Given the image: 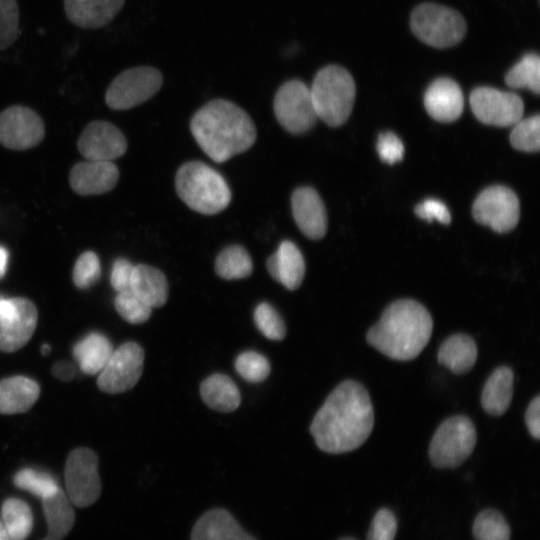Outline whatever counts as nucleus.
Listing matches in <instances>:
<instances>
[{
    "mask_svg": "<svg viewBox=\"0 0 540 540\" xmlns=\"http://www.w3.org/2000/svg\"><path fill=\"white\" fill-rule=\"evenodd\" d=\"M474 219L496 232L512 230L520 217L516 194L505 186H491L483 190L472 207Z\"/></svg>",
    "mask_w": 540,
    "mask_h": 540,
    "instance_id": "obj_13",
    "label": "nucleus"
},
{
    "mask_svg": "<svg viewBox=\"0 0 540 540\" xmlns=\"http://www.w3.org/2000/svg\"><path fill=\"white\" fill-rule=\"evenodd\" d=\"M50 346L48 344H43L41 347V352L43 355H47L50 352Z\"/></svg>",
    "mask_w": 540,
    "mask_h": 540,
    "instance_id": "obj_49",
    "label": "nucleus"
},
{
    "mask_svg": "<svg viewBox=\"0 0 540 540\" xmlns=\"http://www.w3.org/2000/svg\"><path fill=\"white\" fill-rule=\"evenodd\" d=\"M235 369L246 381L259 383L270 373V364L265 356L255 351H245L235 360Z\"/></svg>",
    "mask_w": 540,
    "mask_h": 540,
    "instance_id": "obj_38",
    "label": "nucleus"
},
{
    "mask_svg": "<svg viewBox=\"0 0 540 540\" xmlns=\"http://www.w3.org/2000/svg\"><path fill=\"white\" fill-rule=\"evenodd\" d=\"M37 318L31 300L0 296V351L10 353L22 348L33 335Z\"/></svg>",
    "mask_w": 540,
    "mask_h": 540,
    "instance_id": "obj_12",
    "label": "nucleus"
},
{
    "mask_svg": "<svg viewBox=\"0 0 540 540\" xmlns=\"http://www.w3.org/2000/svg\"><path fill=\"white\" fill-rule=\"evenodd\" d=\"M3 524L10 540H25L33 528L29 505L18 498H8L2 505Z\"/></svg>",
    "mask_w": 540,
    "mask_h": 540,
    "instance_id": "obj_31",
    "label": "nucleus"
},
{
    "mask_svg": "<svg viewBox=\"0 0 540 540\" xmlns=\"http://www.w3.org/2000/svg\"><path fill=\"white\" fill-rule=\"evenodd\" d=\"M510 134L512 146L520 151L535 152L540 147V118L539 115L520 119L514 124Z\"/></svg>",
    "mask_w": 540,
    "mask_h": 540,
    "instance_id": "obj_35",
    "label": "nucleus"
},
{
    "mask_svg": "<svg viewBox=\"0 0 540 540\" xmlns=\"http://www.w3.org/2000/svg\"><path fill=\"white\" fill-rule=\"evenodd\" d=\"M318 119L338 127L349 118L356 95L352 75L339 65H327L315 75L310 87Z\"/></svg>",
    "mask_w": 540,
    "mask_h": 540,
    "instance_id": "obj_5",
    "label": "nucleus"
},
{
    "mask_svg": "<svg viewBox=\"0 0 540 540\" xmlns=\"http://www.w3.org/2000/svg\"><path fill=\"white\" fill-rule=\"evenodd\" d=\"M270 276L288 290H296L305 276V260L299 248L291 241L280 243L266 262Z\"/></svg>",
    "mask_w": 540,
    "mask_h": 540,
    "instance_id": "obj_21",
    "label": "nucleus"
},
{
    "mask_svg": "<svg viewBox=\"0 0 540 540\" xmlns=\"http://www.w3.org/2000/svg\"><path fill=\"white\" fill-rule=\"evenodd\" d=\"M215 271L225 280L243 279L252 274L253 262L244 247L233 244L218 254L215 260Z\"/></svg>",
    "mask_w": 540,
    "mask_h": 540,
    "instance_id": "obj_30",
    "label": "nucleus"
},
{
    "mask_svg": "<svg viewBox=\"0 0 540 540\" xmlns=\"http://www.w3.org/2000/svg\"><path fill=\"white\" fill-rule=\"evenodd\" d=\"M144 365V350L135 342H126L113 350L110 358L99 372L98 388L109 394L132 389L139 381Z\"/></svg>",
    "mask_w": 540,
    "mask_h": 540,
    "instance_id": "obj_11",
    "label": "nucleus"
},
{
    "mask_svg": "<svg viewBox=\"0 0 540 540\" xmlns=\"http://www.w3.org/2000/svg\"><path fill=\"white\" fill-rule=\"evenodd\" d=\"M125 0H64L68 20L83 29H98L109 24Z\"/></svg>",
    "mask_w": 540,
    "mask_h": 540,
    "instance_id": "obj_20",
    "label": "nucleus"
},
{
    "mask_svg": "<svg viewBox=\"0 0 540 540\" xmlns=\"http://www.w3.org/2000/svg\"><path fill=\"white\" fill-rule=\"evenodd\" d=\"M190 130L203 152L218 163L245 152L257 137L248 113L225 99L201 107L191 118Z\"/></svg>",
    "mask_w": 540,
    "mask_h": 540,
    "instance_id": "obj_2",
    "label": "nucleus"
},
{
    "mask_svg": "<svg viewBox=\"0 0 540 540\" xmlns=\"http://www.w3.org/2000/svg\"><path fill=\"white\" fill-rule=\"evenodd\" d=\"M101 276V265L97 254L93 251L82 253L75 262L72 279L79 289H87L94 285Z\"/></svg>",
    "mask_w": 540,
    "mask_h": 540,
    "instance_id": "obj_39",
    "label": "nucleus"
},
{
    "mask_svg": "<svg viewBox=\"0 0 540 540\" xmlns=\"http://www.w3.org/2000/svg\"><path fill=\"white\" fill-rule=\"evenodd\" d=\"M427 113L436 121L453 122L463 111L464 97L460 86L450 78H438L424 94Z\"/></svg>",
    "mask_w": 540,
    "mask_h": 540,
    "instance_id": "obj_19",
    "label": "nucleus"
},
{
    "mask_svg": "<svg viewBox=\"0 0 540 540\" xmlns=\"http://www.w3.org/2000/svg\"><path fill=\"white\" fill-rule=\"evenodd\" d=\"M163 76L151 66L129 68L109 84L105 102L113 110H126L150 99L161 88Z\"/></svg>",
    "mask_w": 540,
    "mask_h": 540,
    "instance_id": "obj_8",
    "label": "nucleus"
},
{
    "mask_svg": "<svg viewBox=\"0 0 540 540\" xmlns=\"http://www.w3.org/2000/svg\"><path fill=\"white\" fill-rule=\"evenodd\" d=\"M175 188L189 208L205 215L223 211L231 201V191L223 176L200 161L186 162L178 169Z\"/></svg>",
    "mask_w": 540,
    "mask_h": 540,
    "instance_id": "obj_4",
    "label": "nucleus"
},
{
    "mask_svg": "<svg viewBox=\"0 0 540 540\" xmlns=\"http://www.w3.org/2000/svg\"><path fill=\"white\" fill-rule=\"evenodd\" d=\"M397 532V519L388 508L378 510L370 524L367 540H394Z\"/></svg>",
    "mask_w": 540,
    "mask_h": 540,
    "instance_id": "obj_41",
    "label": "nucleus"
},
{
    "mask_svg": "<svg viewBox=\"0 0 540 540\" xmlns=\"http://www.w3.org/2000/svg\"><path fill=\"white\" fill-rule=\"evenodd\" d=\"M78 150L87 160L112 161L127 150L124 134L112 123L93 121L82 131Z\"/></svg>",
    "mask_w": 540,
    "mask_h": 540,
    "instance_id": "obj_16",
    "label": "nucleus"
},
{
    "mask_svg": "<svg viewBox=\"0 0 540 540\" xmlns=\"http://www.w3.org/2000/svg\"><path fill=\"white\" fill-rule=\"evenodd\" d=\"M191 540H257L246 533L234 517L225 509L214 508L202 514L196 521Z\"/></svg>",
    "mask_w": 540,
    "mask_h": 540,
    "instance_id": "obj_22",
    "label": "nucleus"
},
{
    "mask_svg": "<svg viewBox=\"0 0 540 540\" xmlns=\"http://www.w3.org/2000/svg\"><path fill=\"white\" fill-rule=\"evenodd\" d=\"M41 117L31 108L13 105L0 112V144L12 150L37 146L44 138Z\"/></svg>",
    "mask_w": 540,
    "mask_h": 540,
    "instance_id": "obj_15",
    "label": "nucleus"
},
{
    "mask_svg": "<svg viewBox=\"0 0 540 540\" xmlns=\"http://www.w3.org/2000/svg\"><path fill=\"white\" fill-rule=\"evenodd\" d=\"M40 396L39 384L28 377L13 376L0 380V413L28 411Z\"/></svg>",
    "mask_w": 540,
    "mask_h": 540,
    "instance_id": "obj_23",
    "label": "nucleus"
},
{
    "mask_svg": "<svg viewBox=\"0 0 540 540\" xmlns=\"http://www.w3.org/2000/svg\"><path fill=\"white\" fill-rule=\"evenodd\" d=\"M19 33V8L16 0H0V51L11 46Z\"/></svg>",
    "mask_w": 540,
    "mask_h": 540,
    "instance_id": "obj_40",
    "label": "nucleus"
},
{
    "mask_svg": "<svg viewBox=\"0 0 540 540\" xmlns=\"http://www.w3.org/2000/svg\"><path fill=\"white\" fill-rule=\"evenodd\" d=\"M52 373L57 379L67 382L74 378L76 369L72 362L60 360L53 365Z\"/></svg>",
    "mask_w": 540,
    "mask_h": 540,
    "instance_id": "obj_46",
    "label": "nucleus"
},
{
    "mask_svg": "<svg viewBox=\"0 0 540 540\" xmlns=\"http://www.w3.org/2000/svg\"><path fill=\"white\" fill-rule=\"evenodd\" d=\"M414 35L435 48L457 45L466 33V22L457 11L435 3H422L411 14Z\"/></svg>",
    "mask_w": 540,
    "mask_h": 540,
    "instance_id": "obj_6",
    "label": "nucleus"
},
{
    "mask_svg": "<svg viewBox=\"0 0 540 540\" xmlns=\"http://www.w3.org/2000/svg\"><path fill=\"white\" fill-rule=\"evenodd\" d=\"M339 540H356V539L353 537H342Z\"/></svg>",
    "mask_w": 540,
    "mask_h": 540,
    "instance_id": "obj_50",
    "label": "nucleus"
},
{
    "mask_svg": "<svg viewBox=\"0 0 540 540\" xmlns=\"http://www.w3.org/2000/svg\"><path fill=\"white\" fill-rule=\"evenodd\" d=\"M0 540H10L3 522L0 521Z\"/></svg>",
    "mask_w": 540,
    "mask_h": 540,
    "instance_id": "obj_48",
    "label": "nucleus"
},
{
    "mask_svg": "<svg viewBox=\"0 0 540 540\" xmlns=\"http://www.w3.org/2000/svg\"><path fill=\"white\" fill-rule=\"evenodd\" d=\"M113 352L109 339L99 333L91 332L79 340L73 347V357L80 369L88 374H98Z\"/></svg>",
    "mask_w": 540,
    "mask_h": 540,
    "instance_id": "obj_28",
    "label": "nucleus"
},
{
    "mask_svg": "<svg viewBox=\"0 0 540 540\" xmlns=\"http://www.w3.org/2000/svg\"><path fill=\"white\" fill-rule=\"evenodd\" d=\"M472 533L475 540H510L511 534L504 516L494 509H485L476 516Z\"/></svg>",
    "mask_w": 540,
    "mask_h": 540,
    "instance_id": "obj_33",
    "label": "nucleus"
},
{
    "mask_svg": "<svg viewBox=\"0 0 540 540\" xmlns=\"http://www.w3.org/2000/svg\"><path fill=\"white\" fill-rule=\"evenodd\" d=\"M415 214L428 222L437 220L442 224L451 221V215L447 206L440 200L429 198L418 204L414 209Z\"/></svg>",
    "mask_w": 540,
    "mask_h": 540,
    "instance_id": "obj_43",
    "label": "nucleus"
},
{
    "mask_svg": "<svg viewBox=\"0 0 540 540\" xmlns=\"http://www.w3.org/2000/svg\"><path fill=\"white\" fill-rule=\"evenodd\" d=\"M119 179V170L112 161L87 160L74 165L69 174L73 191L82 196L104 194Z\"/></svg>",
    "mask_w": 540,
    "mask_h": 540,
    "instance_id": "obj_18",
    "label": "nucleus"
},
{
    "mask_svg": "<svg viewBox=\"0 0 540 540\" xmlns=\"http://www.w3.org/2000/svg\"><path fill=\"white\" fill-rule=\"evenodd\" d=\"M200 395L203 402L213 410L232 412L241 403V395L233 380L220 373L212 374L200 385Z\"/></svg>",
    "mask_w": 540,
    "mask_h": 540,
    "instance_id": "obj_29",
    "label": "nucleus"
},
{
    "mask_svg": "<svg viewBox=\"0 0 540 540\" xmlns=\"http://www.w3.org/2000/svg\"><path fill=\"white\" fill-rule=\"evenodd\" d=\"M114 305L119 315L131 324L146 322L152 312V308L131 290L119 292L115 297Z\"/></svg>",
    "mask_w": 540,
    "mask_h": 540,
    "instance_id": "obj_36",
    "label": "nucleus"
},
{
    "mask_svg": "<svg viewBox=\"0 0 540 540\" xmlns=\"http://www.w3.org/2000/svg\"><path fill=\"white\" fill-rule=\"evenodd\" d=\"M476 442V428L468 417H449L440 424L431 439V463L439 469L456 468L469 458Z\"/></svg>",
    "mask_w": 540,
    "mask_h": 540,
    "instance_id": "obj_7",
    "label": "nucleus"
},
{
    "mask_svg": "<svg viewBox=\"0 0 540 540\" xmlns=\"http://www.w3.org/2000/svg\"><path fill=\"white\" fill-rule=\"evenodd\" d=\"M525 423L532 437L540 438V397L537 395L529 403L525 412Z\"/></svg>",
    "mask_w": 540,
    "mask_h": 540,
    "instance_id": "obj_45",
    "label": "nucleus"
},
{
    "mask_svg": "<svg viewBox=\"0 0 540 540\" xmlns=\"http://www.w3.org/2000/svg\"><path fill=\"white\" fill-rule=\"evenodd\" d=\"M47 522V534L42 540H63L75 523V512L67 495L59 488L53 495L42 499Z\"/></svg>",
    "mask_w": 540,
    "mask_h": 540,
    "instance_id": "obj_27",
    "label": "nucleus"
},
{
    "mask_svg": "<svg viewBox=\"0 0 540 540\" xmlns=\"http://www.w3.org/2000/svg\"><path fill=\"white\" fill-rule=\"evenodd\" d=\"M514 373L510 367L496 368L487 379L481 394V405L490 415L500 416L510 406L513 396Z\"/></svg>",
    "mask_w": 540,
    "mask_h": 540,
    "instance_id": "obj_26",
    "label": "nucleus"
},
{
    "mask_svg": "<svg viewBox=\"0 0 540 540\" xmlns=\"http://www.w3.org/2000/svg\"><path fill=\"white\" fill-rule=\"evenodd\" d=\"M470 107L484 124L506 127L517 123L523 115L524 104L515 93L492 87H478L470 94Z\"/></svg>",
    "mask_w": 540,
    "mask_h": 540,
    "instance_id": "obj_14",
    "label": "nucleus"
},
{
    "mask_svg": "<svg viewBox=\"0 0 540 540\" xmlns=\"http://www.w3.org/2000/svg\"><path fill=\"white\" fill-rule=\"evenodd\" d=\"M14 485L41 499L53 495L58 489L56 480L48 473L24 468L13 477Z\"/></svg>",
    "mask_w": 540,
    "mask_h": 540,
    "instance_id": "obj_34",
    "label": "nucleus"
},
{
    "mask_svg": "<svg viewBox=\"0 0 540 540\" xmlns=\"http://www.w3.org/2000/svg\"><path fill=\"white\" fill-rule=\"evenodd\" d=\"M130 290L153 308L166 303L169 286L166 276L159 269L138 264L133 267Z\"/></svg>",
    "mask_w": 540,
    "mask_h": 540,
    "instance_id": "obj_24",
    "label": "nucleus"
},
{
    "mask_svg": "<svg viewBox=\"0 0 540 540\" xmlns=\"http://www.w3.org/2000/svg\"><path fill=\"white\" fill-rule=\"evenodd\" d=\"M376 149L380 159L387 164H394L403 158V143L392 132H385L379 135Z\"/></svg>",
    "mask_w": 540,
    "mask_h": 540,
    "instance_id": "obj_42",
    "label": "nucleus"
},
{
    "mask_svg": "<svg viewBox=\"0 0 540 540\" xmlns=\"http://www.w3.org/2000/svg\"><path fill=\"white\" fill-rule=\"evenodd\" d=\"M273 109L279 124L292 134L307 132L318 119L310 88L298 79L288 80L279 87Z\"/></svg>",
    "mask_w": 540,
    "mask_h": 540,
    "instance_id": "obj_10",
    "label": "nucleus"
},
{
    "mask_svg": "<svg viewBox=\"0 0 540 540\" xmlns=\"http://www.w3.org/2000/svg\"><path fill=\"white\" fill-rule=\"evenodd\" d=\"M293 218L300 231L309 239L318 240L327 231V213L318 192L312 187H299L291 196Z\"/></svg>",
    "mask_w": 540,
    "mask_h": 540,
    "instance_id": "obj_17",
    "label": "nucleus"
},
{
    "mask_svg": "<svg viewBox=\"0 0 540 540\" xmlns=\"http://www.w3.org/2000/svg\"><path fill=\"white\" fill-rule=\"evenodd\" d=\"M373 426L374 411L366 388L354 380H345L315 414L310 433L320 450L340 454L359 448Z\"/></svg>",
    "mask_w": 540,
    "mask_h": 540,
    "instance_id": "obj_1",
    "label": "nucleus"
},
{
    "mask_svg": "<svg viewBox=\"0 0 540 540\" xmlns=\"http://www.w3.org/2000/svg\"><path fill=\"white\" fill-rule=\"evenodd\" d=\"M477 346L466 334L449 336L438 350V362L457 375L469 372L477 360Z\"/></svg>",
    "mask_w": 540,
    "mask_h": 540,
    "instance_id": "obj_25",
    "label": "nucleus"
},
{
    "mask_svg": "<svg viewBox=\"0 0 540 540\" xmlns=\"http://www.w3.org/2000/svg\"><path fill=\"white\" fill-rule=\"evenodd\" d=\"M64 478L72 505L86 508L94 504L101 494L96 453L85 447L72 450L66 459Z\"/></svg>",
    "mask_w": 540,
    "mask_h": 540,
    "instance_id": "obj_9",
    "label": "nucleus"
},
{
    "mask_svg": "<svg viewBox=\"0 0 540 540\" xmlns=\"http://www.w3.org/2000/svg\"><path fill=\"white\" fill-rule=\"evenodd\" d=\"M254 322L268 339L280 341L285 338L286 328L282 317L269 303L262 302L254 310Z\"/></svg>",
    "mask_w": 540,
    "mask_h": 540,
    "instance_id": "obj_37",
    "label": "nucleus"
},
{
    "mask_svg": "<svg viewBox=\"0 0 540 540\" xmlns=\"http://www.w3.org/2000/svg\"><path fill=\"white\" fill-rule=\"evenodd\" d=\"M134 265L124 258L116 259L111 270L110 282L117 293L130 290Z\"/></svg>",
    "mask_w": 540,
    "mask_h": 540,
    "instance_id": "obj_44",
    "label": "nucleus"
},
{
    "mask_svg": "<svg viewBox=\"0 0 540 540\" xmlns=\"http://www.w3.org/2000/svg\"><path fill=\"white\" fill-rule=\"evenodd\" d=\"M505 83L511 88H525L540 92V58L536 53L525 54L505 75Z\"/></svg>",
    "mask_w": 540,
    "mask_h": 540,
    "instance_id": "obj_32",
    "label": "nucleus"
},
{
    "mask_svg": "<svg viewBox=\"0 0 540 540\" xmlns=\"http://www.w3.org/2000/svg\"><path fill=\"white\" fill-rule=\"evenodd\" d=\"M9 253L8 250L0 245V279L5 276L7 264H8Z\"/></svg>",
    "mask_w": 540,
    "mask_h": 540,
    "instance_id": "obj_47",
    "label": "nucleus"
},
{
    "mask_svg": "<svg viewBox=\"0 0 540 540\" xmlns=\"http://www.w3.org/2000/svg\"><path fill=\"white\" fill-rule=\"evenodd\" d=\"M432 331L429 311L415 300L400 299L383 311L380 320L368 330L366 340L393 360L409 361L425 348Z\"/></svg>",
    "mask_w": 540,
    "mask_h": 540,
    "instance_id": "obj_3",
    "label": "nucleus"
}]
</instances>
